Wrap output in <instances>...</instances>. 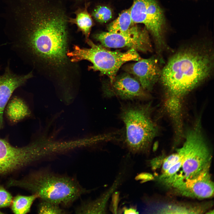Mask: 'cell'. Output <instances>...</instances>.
<instances>
[{"label":"cell","mask_w":214,"mask_h":214,"mask_svg":"<svg viewBox=\"0 0 214 214\" xmlns=\"http://www.w3.org/2000/svg\"><path fill=\"white\" fill-rule=\"evenodd\" d=\"M213 67V51L209 44L194 43L178 50L162 69L160 80L166 95V103L181 106L182 97L209 78Z\"/></svg>","instance_id":"cell-1"},{"label":"cell","mask_w":214,"mask_h":214,"mask_svg":"<svg viewBox=\"0 0 214 214\" xmlns=\"http://www.w3.org/2000/svg\"><path fill=\"white\" fill-rule=\"evenodd\" d=\"M68 39V25L44 21L8 43L26 64L36 68L46 62L59 67L67 59Z\"/></svg>","instance_id":"cell-2"},{"label":"cell","mask_w":214,"mask_h":214,"mask_svg":"<svg viewBox=\"0 0 214 214\" xmlns=\"http://www.w3.org/2000/svg\"><path fill=\"white\" fill-rule=\"evenodd\" d=\"M182 146L177 151L181 165L173 178L180 189L188 188L199 179L209 174L211 156L201 124L195 123L188 130Z\"/></svg>","instance_id":"cell-3"},{"label":"cell","mask_w":214,"mask_h":214,"mask_svg":"<svg viewBox=\"0 0 214 214\" xmlns=\"http://www.w3.org/2000/svg\"><path fill=\"white\" fill-rule=\"evenodd\" d=\"M10 183L26 188L41 200L65 207L88 192L76 179L46 170L34 173L26 180Z\"/></svg>","instance_id":"cell-4"},{"label":"cell","mask_w":214,"mask_h":214,"mask_svg":"<svg viewBox=\"0 0 214 214\" xmlns=\"http://www.w3.org/2000/svg\"><path fill=\"white\" fill-rule=\"evenodd\" d=\"M152 109L150 104L130 103L122 107L120 117L125 128V142L132 152H145L158 134Z\"/></svg>","instance_id":"cell-5"},{"label":"cell","mask_w":214,"mask_h":214,"mask_svg":"<svg viewBox=\"0 0 214 214\" xmlns=\"http://www.w3.org/2000/svg\"><path fill=\"white\" fill-rule=\"evenodd\" d=\"M86 41L90 48H81L75 45L73 51L67 52V56L71 58L72 62L83 60L91 62L92 65L89 67V69L99 71L107 76L110 83L113 82L124 64L130 61H137L142 58L137 51L133 49L125 52L111 51L95 44L89 39Z\"/></svg>","instance_id":"cell-6"},{"label":"cell","mask_w":214,"mask_h":214,"mask_svg":"<svg viewBox=\"0 0 214 214\" xmlns=\"http://www.w3.org/2000/svg\"><path fill=\"white\" fill-rule=\"evenodd\" d=\"M133 24L141 23L153 37L160 58L167 48L164 38L166 21L163 12L156 0H134L130 8Z\"/></svg>","instance_id":"cell-7"},{"label":"cell","mask_w":214,"mask_h":214,"mask_svg":"<svg viewBox=\"0 0 214 214\" xmlns=\"http://www.w3.org/2000/svg\"><path fill=\"white\" fill-rule=\"evenodd\" d=\"M148 32L145 28L133 25L125 33L102 32L95 34L94 37L104 47L127 48L137 51L147 52L152 50Z\"/></svg>","instance_id":"cell-8"},{"label":"cell","mask_w":214,"mask_h":214,"mask_svg":"<svg viewBox=\"0 0 214 214\" xmlns=\"http://www.w3.org/2000/svg\"><path fill=\"white\" fill-rule=\"evenodd\" d=\"M44 153L37 145L15 147L0 138V174L9 172L41 158Z\"/></svg>","instance_id":"cell-9"},{"label":"cell","mask_w":214,"mask_h":214,"mask_svg":"<svg viewBox=\"0 0 214 214\" xmlns=\"http://www.w3.org/2000/svg\"><path fill=\"white\" fill-rule=\"evenodd\" d=\"M162 62L158 57L141 59L126 66L124 69L139 82L147 92L151 91L160 80L162 69L160 63Z\"/></svg>","instance_id":"cell-10"},{"label":"cell","mask_w":214,"mask_h":214,"mask_svg":"<svg viewBox=\"0 0 214 214\" xmlns=\"http://www.w3.org/2000/svg\"><path fill=\"white\" fill-rule=\"evenodd\" d=\"M104 95L126 100L143 99L149 95L139 82L128 73L116 76L113 82L104 87Z\"/></svg>","instance_id":"cell-11"},{"label":"cell","mask_w":214,"mask_h":214,"mask_svg":"<svg viewBox=\"0 0 214 214\" xmlns=\"http://www.w3.org/2000/svg\"><path fill=\"white\" fill-rule=\"evenodd\" d=\"M10 64L8 62L4 73L0 75V130L3 127L4 109L12 94L33 76L32 71L22 75L15 73L10 69Z\"/></svg>","instance_id":"cell-12"},{"label":"cell","mask_w":214,"mask_h":214,"mask_svg":"<svg viewBox=\"0 0 214 214\" xmlns=\"http://www.w3.org/2000/svg\"><path fill=\"white\" fill-rule=\"evenodd\" d=\"M213 183L210 175L199 179L193 183L186 192L185 196L205 198L213 194Z\"/></svg>","instance_id":"cell-13"},{"label":"cell","mask_w":214,"mask_h":214,"mask_svg":"<svg viewBox=\"0 0 214 214\" xmlns=\"http://www.w3.org/2000/svg\"><path fill=\"white\" fill-rule=\"evenodd\" d=\"M6 109L8 118L12 122H17L24 118L30 114L29 108L21 98L14 97L9 101Z\"/></svg>","instance_id":"cell-14"},{"label":"cell","mask_w":214,"mask_h":214,"mask_svg":"<svg viewBox=\"0 0 214 214\" xmlns=\"http://www.w3.org/2000/svg\"><path fill=\"white\" fill-rule=\"evenodd\" d=\"M88 5V3L86 4L84 8L78 9L75 12V18H69L68 20L69 22L76 25L78 30L82 32L85 35L86 40L89 39L91 29L93 25L92 18L87 10Z\"/></svg>","instance_id":"cell-15"},{"label":"cell","mask_w":214,"mask_h":214,"mask_svg":"<svg viewBox=\"0 0 214 214\" xmlns=\"http://www.w3.org/2000/svg\"><path fill=\"white\" fill-rule=\"evenodd\" d=\"M133 24L130 8L122 12L117 18L108 25L107 29L110 32L123 33L127 32Z\"/></svg>","instance_id":"cell-16"},{"label":"cell","mask_w":214,"mask_h":214,"mask_svg":"<svg viewBox=\"0 0 214 214\" xmlns=\"http://www.w3.org/2000/svg\"><path fill=\"white\" fill-rule=\"evenodd\" d=\"M38 198L35 194L30 196L18 195L13 199L12 209L13 213L16 214H24L28 212L34 200Z\"/></svg>","instance_id":"cell-17"},{"label":"cell","mask_w":214,"mask_h":214,"mask_svg":"<svg viewBox=\"0 0 214 214\" xmlns=\"http://www.w3.org/2000/svg\"><path fill=\"white\" fill-rule=\"evenodd\" d=\"M92 15L97 22L102 23L111 20L112 14L111 9L108 7L98 6L92 11Z\"/></svg>","instance_id":"cell-18"},{"label":"cell","mask_w":214,"mask_h":214,"mask_svg":"<svg viewBox=\"0 0 214 214\" xmlns=\"http://www.w3.org/2000/svg\"><path fill=\"white\" fill-rule=\"evenodd\" d=\"M40 214H65L66 211L62 209L60 205L46 201L41 200L38 206Z\"/></svg>","instance_id":"cell-19"},{"label":"cell","mask_w":214,"mask_h":214,"mask_svg":"<svg viewBox=\"0 0 214 214\" xmlns=\"http://www.w3.org/2000/svg\"><path fill=\"white\" fill-rule=\"evenodd\" d=\"M12 201L11 194L3 188L0 186V207L9 206Z\"/></svg>","instance_id":"cell-20"},{"label":"cell","mask_w":214,"mask_h":214,"mask_svg":"<svg viewBox=\"0 0 214 214\" xmlns=\"http://www.w3.org/2000/svg\"><path fill=\"white\" fill-rule=\"evenodd\" d=\"M153 179V176L152 174L146 172L141 173L135 177L136 180H141V183L152 180Z\"/></svg>","instance_id":"cell-21"},{"label":"cell","mask_w":214,"mask_h":214,"mask_svg":"<svg viewBox=\"0 0 214 214\" xmlns=\"http://www.w3.org/2000/svg\"><path fill=\"white\" fill-rule=\"evenodd\" d=\"M119 195L116 193L113 195L112 198V207L113 211L117 212V205L119 201Z\"/></svg>","instance_id":"cell-22"},{"label":"cell","mask_w":214,"mask_h":214,"mask_svg":"<svg viewBox=\"0 0 214 214\" xmlns=\"http://www.w3.org/2000/svg\"><path fill=\"white\" fill-rule=\"evenodd\" d=\"M124 214H137L139 212L137 209L133 207H131L128 208L125 207L123 209Z\"/></svg>","instance_id":"cell-23"},{"label":"cell","mask_w":214,"mask_h":214,"mask_svg":"<svg viewBox=\"0 0 214 214\" xmlns=\"http://www.w3.org/2000/svg\"><path fill=\"white\" fill-rule=\"evenodd\" d=\"M2 213L1 212V211H0V214H2Z\"/></svg>","instance_id":"cell-24"},{"label":"cell","mask_w":214,"mask_h":214,"mask_svg":"<svg viewBox=\"0 0 214 214\" xmlns=\"http://www.w3.org/2000/svg\"><path fill=\"white\" fill-rule=\"evenodd\" d=\"M0 69H1V68H0Z\"/></svg>","instance_id":"cell-25"},{"label":"cell","mask_w":214,"mask_h":214,"mask_svg":"<svg viewBox=\"0 0 214 214\" xmlns=\"http://www.w3.org/2000/svg\"><path fill=\"white\" fill-rule=\"evenodd\" d=\"M0 46H1V45H0Z\"/></svg>","instance_id":"cell-26"}]
</instances>
